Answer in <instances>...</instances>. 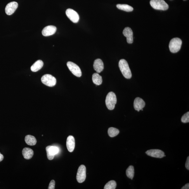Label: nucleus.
I'll return each instance as SVG.
<instances>
[{
  "mask_svg": "<svg viewBox=\"0 0 189 189\" xmlns=\"http://www.w3.org/2000/svg\"><path fill=\"white\" fill-rule=\"evenodd\" d=\"M66 145L68 151L70 152H73L75 147V139L73 136H70L68 137Z\"/></svg>",
  "mask_w": 189,
  "mask_h": 189,
  "instance_id": "2eb2a0df",
  "label": "nucleus"
},
{
  "mask_svg": "<svg viewBox=\"0 0 189 189\" xmlns=\"http://www.w3.org/2000/svg\"><path fill=\"white\" fill-rule=\"evenodd\" d=\"M181 189H189V183L186 184V185L183 187Z\"/></svg>",
  "mask_w": 189,
  "mask_h": 189,
  "instance_id": "cd10ccee",
  "label": "nucleus"
},
{
  "mask_svg": "<svg viewBox=\"0 0 189 189\" xmlns=\"http://www.w3.org/2000/svg\"><path fill=\"white\" fill-rule=\"evenodd\" d=\"M184 1H185V0H184Z\"/></svg>",
  "mask_w": 189,
  "mask_h": 189,
  "instance_id": "c756f323",
  "label": "nucleus"
},
{
  "mask_svg": "<svg viewBox=\"0 0 189 189\" xmlns=\"http://www.w3.org/2000/svg\"><path fill=\"white\" fill-rule=\"evenodd\" d=\"M92 80L94 84L99 86L102 84V77L99 75L98 73H94L92 76Z\"/></svg>",
  "mask_w": 189,
  "mask_h": 189,
  "instance_id": "aec40b11",
  "label": "nucleus"
},
{
  "mask_svg": "<svg viewBox=\"0 0 189 189\" xmlns=\"http://www.w3.org/2000/svg\"><path fill=\"white\" fill-rule=\"evenodd\" d=\"M123 34L127 37V41L129 44H132L133 42V33L130 28L127 27L123 31Z\"/></svg>",
  "mask_w": 189,
  "mask_h": 189,
  "instance_id": "ddd939ff",
  "label": "nucleus"
},
{
  "mask_svg": "<svg viewBox=\"0 0 189 189\" xmlns=\"http://www.w3.org/2000/svg\"><path fill=\"white\" fill-rule=\"evenodd\" d=\"M56 29V28L55 26L53 25L47 26L42 30V35L45 37L51 36L55 34Z\"/></svg>",
  "mask_w": 189,
  "mask_h": 189,
  "instance_id": "f8f14e48",
  "label": "nucleus"
},
{
  "mask_svg": "<svg viewBox=\"0 0 189 189\" xmlns=\"http://www.w3.org/2000/svg\"><path fill=\"white\" fill-rule=\"evenodd\" d=\"M120 70L124 77L127 79H130L132 77L131 71L130 70L128 63L124 59L120 60L119 62Z\"/></svg>",
  "mask_w": 189,
  "mask_h": 189,
  "instance_id": "f257e3e1",
  "label": "nucleus"
},
{
  "mask_svg": "<svg viewBox=\"0 0 189 189\" xmlns=\"http://www.w3.org/2000/svg\"><path fill=\"white\" fill-rule=\"evenodd\" d=\"M181 121L183 123L189 122V112H188L184 114L181 118Z\"/></svg>",
  "mask_w": 189,
  "mask_h": 189,
  "instance_id": "393cba45",
  "label": "nucleus"
},
{
  "mask_svg": "<svg viewBox=\"0 0 189 189\" xmlns=\"http://www.w3.org/2000/svg\"><path fill=\"white\" fill-rule=\"evenodd\" d=\"M182 44L181 40L178 37L174 38L170 41L169 44V48L172 53H176L180 50Z\"/></svg>",
  "mask_w": 189,
  "mask_h": 189,
  "instance_id": "7ed1b4c3",
  "label": "nucleus"
},
{
  "mask_svg": "<svg viewBox=\"0 0 189 189\" xmlns=\"http://www.w3.org/2000/svg\"><path fill=\"white\" fill-rule=\"evenodd\" d=\"M116 103L117 98L115 94L113 92H109L105 99V104L108 109L109 110L114 109Z\"/></svg>",
  "mask_w": 189,
  "mask_h": 189,
  "instance_id": "f03ea898",
  "label": "nucleus"
},
{
  "mask_svg": "<svg viewBox=\"0 0 189 189\" xmlns=\"http://www.w3.org/2000/svg\"><path fill=\"white\" fill-rule=\"evenodd\" d=\"M119 130L114 127H110L108 130L109 135L111 137L117 136L119 134Z\"/></svg>",
  "mask_w": 189,
  "mask_h": 189,
  "instance_id": "4be33fe9",
  "label": "nucleus"
},
{
  "mask_svg": "<svg viewBox=\"0 0 189 189\" xmlns=\"http://www.w3.org/2000/svg\"><path fill=\"white\" fill-rule=\"evenodd\" d=\"M43 65V61L41 60H38L32 66L30 69L33 72H37L41 69Z\"/></svg>",
  "mask_w": 189,
  "mask_h": 189,
  "instance_id": "a211bd4d",
  "label": "nucleus"
},
{
  "mask_svg": "<svg viewBox=\"0 0 189 189\" xmlns=\"http://www.w3.org/2000/svg\"><path fill=\"white\" fill-rule=\"evenodd\" d=\"M185 167L188 170H189V157H188L187 159L186 162L185 164Z\"/></svg>",
  "mask_w": 189,
  "mask_h": 189,
  "instance_id": "bb28decb",
  "label": "nucleus"
},
{
  "mask_svg": "<svg viewBox=\"0 0 189 189\" xmlns=\"http://www.w3.org/2000/svg\"><path fill=\"white\" fill-rule=\"evenodd\" d=\"M66 13L67 17L73 23H77L79 20V16L77 12L71 9H68L66 11Z\"/></svg>",
  "mask_w": 189,
  "mask_h": 189,
  "instance_id": "6e6552de",
  "label": "nucleus"
},
{
  "mask_svg": "<svg viewBox=\"0 0 189 189\" xmlns=\"http://www.w3.org/2000/svg\"><path fill=\"white\" fill-rule=\"evenodd\" d=\"M86 168L84 165H81L78 169L77 179L78 182L81 183L85 181L86 178Z\"/></svg>",
  "mask_w": 189,
  "mask_h": 189,
  "instance_id": "0eeeda50",
  "label": "nucleus"
},
{
  "mask_svg": "<svg viewBox=\"0 0 189 189\" xmlns=\"http://www.w3.org/2000/svg\"><path fill=\"white\" fill-rule=\"evenodd\" d=\"M117 8L120 10L130 12L133 11L134 9L130 6L127 4H118L116 5Z\"/></svg>",
  "mask_w": 189,
  "mask_h": 189,
  "instance_id": "412c9836",
  "label": "nucleus"
},
{
  "mask_svg": "<svg viewBox=\"0 0 189 189\" xmlns=\"http://www.w3.org/2000/svg\"><path fill=\"white\" fill-rule=\"evenodd\" d=\"M116 183L114 180H111L106 184L104 189H115L116 188Z\"/></svg>",
  "mask_w": 189,
  "mask_h": 189,
  "instance_id": "b1692460",
  "label": "nucleus"
},
{
  "mask_svg": "<svg viewBox=\"0 0 189 189\" xmlns=\"http://www.w3.org/2000/svg\"><path fill=\"white\" fill-rule=\"evenodd\" d=\"M42 82L47 86L52 87L55 86L56 83L55 78L50 74H45L42 77Z\"/></svg>",
  "mask_w": 189,
  "mask_h": 189,
  "instance_id": "39448f33",
  "label": "nucleus"
},
{
  "mask_svg": "<svg viewBox=\"0 0 189 189\" xmlns=\"http://www.w3.org/2000/svg\"><path fill=\"white\" fill-rule=\"evenodd\" d=\"M4 159V156L3 155L0 153V162L2 161Z\"/></svg>",
  "mask_w": 189,
  "mask_h": 189,
  "instance_id": "c85d7f7f",
  "label": "nucleus"
},
{
  "mask_svg": "<svg viewBox=\"0 0 189 189\" xmlns=\"http://www.w3.org/2000/svg\"><path fill=\"white\" fill-rule=\"evenodd\" d=\"M18 7V4L15 2H11L9 3L6 6L5 11L7 15H12L17 9Z\"/></svg>",
  "mask_w": 189,
  "mask_h": 189,
  "instance_id": "9d476101",
  "label": "nucleus"
},
{
  "mask_svg": "<svg viewBox=\"0 0 189 189\" xmlns=\"http://www.w3.org/2000/svg\"><path fill=\"white\" fill-rule=\"evenodd\" d=\"M25 141L27 145L30 146L35 145L37 141L35 137L30 135H28L25 137Z\"/></svg>",
  "mask_w": 189,
  "mask_h": 189,
  "instance_id": "6ab92c4d",
  "label": "nucleus"
},
{
  "mask_svg": "<svg viewBox=\"0 0 189 189\" xmlns=\"http://www.w3.org/2000/svg\"><path fill=\"white\" fill-rule=\"evenodd\" d=\"M146 154L151 157L161 158L164 157L165 153L162 150L158 149H151L146 151Z\"/></svg>",
  "mask_w": 189,
  "mask_h": 189,
  "instance_id": "9b49d317",
  "label": "nucleus"
},
{
  "mask_svg": "<svg viewBox=\"0 0 189 189\" xmlns=\"http://www.w3.org/2000/svg\"><path fill=\"white\" fill-rule=\"evenodd\" d=\"M127 176L131 179H133L134 176V169L133 166H130L126 170Z\"/></svg>",
  "mask_w": 189,
  "mask_h": 189,
  "instance_id": "5701e85b",
  "label": "nucleus"
},
{
  "mask_svg": "<svg viewBox=\"0 0 189 189\" xmlns=\"http://www.w3.org/2000/svg\"><path fill=\"white\" fill-rule=\"evenodd\" d=\"M150 4L153 9L157 10H166L169 6L164 0H151Z\"/></svg>",
  "mask_w": 189,
  "mask_h": 189,
  "instance_id": "20e7f679",
  "label": "nucleus"
},
{
  "mask_svg": "<svg viewBox=\"0 0 189 189\" xmlns=\"http://www.w3.org/2000/svg\"><path fill=\"white\" fill-rule=\"evenodd\" d=\"M67 65L70 71L73 75L77 77H81V71L79 66L70 61L67 62Z\"/></svg>",
  "mask_w": 189,
  "mask_h": 189,
  "instance_id": "423d86ee",
  "label": "nucleus"
},
{
  "mask_svg": "<svg viewBox=\"0 0 189 189\" xmlns=\"http://www.w3.org/2000/svg\"><path fill=\"white\" fill-rule=\"evenodd\" d=\"M47 153V157L49 160L54 159V156L57 154L59 152V149L56 146H48L46 148Z\"/></svg>",
  "mask_w": 189,
  "mask_h": 189,
  "instance_id": "1a4fd4ad",
  "label": "nucleus"
},
{
  "mask_svg": "<svg viewBox=\"0 0 189 189\" xmlns=\"http://www.w3.org/2000/svg\"><path fill=\"white\" fill-rule=\"evenodd\" d=\"M145 105V102L142 99L137 98L134 102V107L135 110L139 112L144 107Z\"/></svg>",
  "mask_w": 189,
  "mask_h": 189,
  "instance_id": "4468645a",
  "label": "nucleus"
},
{
  "mask_svg": "<svg viewBox=\"0 0 189 189\" xmlns=\"http://www.w3.org/2000/svg\"><path fill=\"white\" fill-rule=\"evenodd\" d=\"M22 154L25 159L28 160L31 159L32 157L34 152L31 148H26L23 149Z\"/></svg>",
  "mask_w": 189,
  "mask_h": 189,
  "instance_id": "f3484780",
  "label": "nucleus"
},
{
  "mask_svg": "<svg viewBox=\"0 0 189 189\" xmlns=\"http://www.w3.org/2000/svg\"><path fill=\"white\" fill-rule=\"evenodd\" d=\"M55 181L54 180L51 181L50 184H49L48 186V189H55Z\"/></svg>",
  "mask_w": 189,
  "mask_h": 189,
  "instance_id": "a878e982",
  "label": "nucleus"
},
{
  "mask_svg": "<svg viewBox=\"0 0 189 189\" xmlns=\"http://www.w3.org/2000/svg\"><path fill=\"white\" fill-rule=\"evenodd\" d=\"M93 67L94 70L98 73H100L104 69V64L102 60L100 59L94 60Z\"/></svg>",
  "mask_w": 189,
  "mask_h": 189,
  "instance_id": "dca6fc26",
  "label": "nucleus"
}]
</instances>
